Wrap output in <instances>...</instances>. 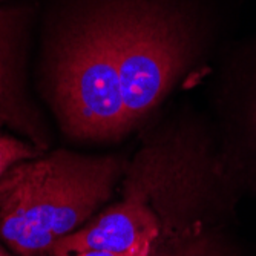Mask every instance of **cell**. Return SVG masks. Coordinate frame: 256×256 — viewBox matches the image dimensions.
<instances>
[{"mask_svg":"<svg viewBox=\"0 0 256 256\" xmlns=\"http://www.w3.org/2000/svg\"><path fill=\"white\" fill-rule=\"evenodd\" d=\"M118 156L57 150L23 160L0 178V240L18 256H48L108 201L123 174Z\"/></svg>","mask_w":256,"mask_h":256,"instance_id":"6da1fadb","label":"cell"},{"mask_svg":"<svg viewBox=\"0 0 256 256\" xmlns=\"http://www.w3.org/2000/svg\"><path fill=\"white\" fill-rule=\"evenodd\" d=\"M77 23L94 31L115 60L128 132L168 97L200 50L184 0H97Z\"/></svg>","mask_w":256,"mask_h":256,"instance_id":"7a4b0ae2","label":"cell"},{"mask_svg":"<svg viewBox=\"0 0 256 256\" xmlns=\"http://www.w3.org/2000/svg\"><path fill=\"white\" fill-rule=\"evenodd\" d=\"M146 168L158 228L148 256H221L201 221L192 216L202 182L195 152L170 143L149 144Z\"/></svg>","mask_w":256,"mask_h":256,"instance_id":"3957f363","label":"cell"},{"mask_svg":"<svg viewBox=\"0 0 256 256\" xmlns=\"http://www.w3.org/2000/svg\"><path fill=\"white\" fill-rule=\"evenodd\" d=\"M18 16L0 11V109L11 110L16 106V56L14 42Z\"/></svg>","mask_w":256,"mask_h":256,"instance_id":"277c9868","label":"cell"},{"mask_svg":"<svg viewBox=\"0 0 256 256\" xmlns=\"http://www.w3.org/2000/svg\"><path fill=\"white\" fill-rule=\"evenodd\" d=\"M38 150L12 136L0 135V178L18 161L38 156Z\"/></svg>","mask_w":256,"mask_h":256,"instance_id":"5b68a950","label":"cell"},{"mask_svg":"<svg viewBox=\"0 0 256 256\" xmlns=\"http://www.w3.org/2000/svg\"><path fill=\"white\" fill-rule=\"evenodd\" d=\"M76 256H134V254L120 253V252H109V250H88L83 253H77Z\"/></svg>","mask_w":256,"mask_h":256,"instance_id":"8992f818","label":"cell"},{"mask_svg":"<svg viewBox=\"0 0 256 256\" xmlns=\"http://www.w3.org/2000/svg\"><path fill=\"white\" fill-rule=\"evenodd\" d=\"M0 256H10V254H8V253H6V252L2 248V247H0Z\"/></svg>","mask_w":256,"mask_h":256,"instance_id":"52a82bcc","label":"cell"}]
</instances>
